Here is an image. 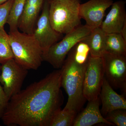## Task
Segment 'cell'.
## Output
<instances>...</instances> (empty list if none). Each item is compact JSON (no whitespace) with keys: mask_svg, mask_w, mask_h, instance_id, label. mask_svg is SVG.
Returning a JSON list of instances; mask_svg holds the SVG:
<instances>
[{"mask_svg":"<svg viewBox=\"0 0 126 126\" xmlns=\"http://www.w3.org/2000/svg\"><path fill=\"white\" fill-rule=\"evenodd\" d=\"M61 71L55 70L11 98L1 118L8 126H49L61 109Z\"/></svg>","mask_w":126,"mask_h":126,"instance_id":"6da1fadb","label":"cell"},{"mask_svg":"<svg viewBox=\"0 0 126 126\" xmlns=\"http://www.w3.org/2000/svg\"><path fill=\"white\" fill-rule=\"evenodd\" d=\"M87 64L77 63L69 52L60 68L61 87L63 88L68 96L64 110L77 114L83 107L86 101L83 94V85Z\"/></svg>","mask_w":126,"mask_h":126,"instance_id":"7a4b0ae2","label":"cell"},{"mask_svg":"<svg viewBox=\"0 0 126 126\" xmlns=\"http://www.w3.org/2000/svg\"><path fill=\"white\" fill-rule=\"evenodd\" d=\"M8 34L16 62L27 70L38 69L43 61V52L33 34L21 32L18 30L9 32Z\"/></svg>","mask_w":126,"mask_h":126,"instance_id":"3957f363","label":"cell"},{"mask_svg":"<svg viewBox=\"0 0 126 126\" xmlns=\"http://www.w3.org/2000/svg\"><path fill=\"white\" fill-rule=\"evenodd\" d=\"M80 0H49V17L52 27L62 34L81 25Z\"/></svg>","mask_w":126,"mask_h":126,"instance_id":"277c9868","label":"cell"},{"mask_svg":"<svg viewBox=\"0 0 126 126\" xmlns=\"http://www.w3.org/2000/svg\"><path fill=\"white\" fill-rule=\"evenodd\" d=\"M86 25H80L51 46L43 54V61L56 69L62 67L67 55L75 46L85 38L92 31Z\"/></svg>","mask_w":126,"mask_h":126,"instance_id":"5b68a950","label":"cell"},{"mask_svg":"<svg viewBox=\"0 0 126 126\" xmlns=\"http://www.w3.org/2000/svg\"><path fill=\"white\" fill-rule=\"evenodd\" d=\"M101 58L104 76L113 88L126 93V56L104 51Z\"/></svg>","mask_w":126,"mask_h":126,"instance_id":"8992f818","label":"cell"},{"mask_svg":"<svg viewBox=\"0 0 126 126\" xmlns=\"http://www.w3.org/2000/svg\"><path fill=\"white\" fill-rule=\"evenodd\" d=\"M0 83L7 98H11L21 90L28 70L10 59L1 64Z\"/></svg>","mask_w":126,"mask_h":126,"instance_id":"52a82bcc","label":"cell"},{"mask_svg":"<svg viewBox=\"0 0 126 126\" xmlns=\"http://www.w3.org/2000/svg\"><path fill=\"white\" fill-rule=\"evenodd\" d=\"M104 72L101 57L90 56L84 78L83 94L88 101L96 99L99 96Z\"/></svg>","mask_w":126,"mask_h":126,"instance_id":"ba28073f","label":"cell"},{"mask_svg":"<svg viewBox=\"0 0 126 126\" xmlns=\"http://www.w3.org/2000/svg\"><path fill=\"white\" fill-rule=\"evenodd\" d=\"M49 0H45L33 34L43 50V53L62 38L63 34L52 27L49 17Z\"/></svg>","mask_w":126,"mask_h":126,"instance_id":"9c48e42d","label":"cell"},{"mask_svg":"<svg viewBox=\"0 0 126 126\" xmlns=\"http://www.w3.org/2000/svg\"><path fill=\"white\" fill-rule=\"evenodd\" d=\"M113 0H89L79 6L81 19L85 20L86 24L92 30L100 27L107 9L111 6Z\"/></svg>","mask_w":126,"mask_h":126,"instance_id":"30bf717a","label":"cell"},{"mask_svg":"<svg viewBox=\"0 0 126 126\" xmlns=\"http://www.w3.org/2000/svg\"><path fill=\"white\" fill-rule=\"evenodd\" d=\"M126 4L123 0L113 3L111 10L100 27L106 34L121 33L126 24Z\"/></svg>","mask_w":126,"mask_h":126,"instance_id":"8fae6325","label":"cell"},{"mask_svg":"<svg viewBox=\"0 0 126 126\" xmlns=\"http://www.w3.org/2000/svg\"><path fill=\"white\" fill-rule=\"evenodd\" d=\"M99 96L102 103L101 112L105 116L117 109L126 110V99L124 94H119L113 90L104 76Z\"/></svg>","mask_w":126,"mask_h":126,"instance_id":"7c38bea8","label":"cell"},{"mask_svg":"<svg viewBox=\"0 0 126 126\" xmlns=\"http://www.w3.org/2000/svg\"><path fill=\"white\" fill-rule=\"evenodd\" d=\"M45 0H26L18 28L26 33L33 34Z\"/></svg>","mask_w":126,"mask_h":126,"instance_id":"4fadbf2b","label":"cell"},{"mask_svg":"<svg viewBox=\"0 0 126 126\" xmlns=\"http://www.w3.org/2000/svg\"><path fill=\"white\" fill-rule=\"evenodd\" d=\"M99 96L96 99L88 101L86 108L76 116L73 126H92L99 123L113 125L102 115L99 110Z\"/></svg>","mask_w":126,"mask_h":126,"instance_id":"5bb4252c","label":"cell"},{"mask_svg":"<svg viewBox=\"0 0 126 126\" xmlns=\"http://www.w3.org/2000/svg\"><path fill=\"white\" fill-rule=\"evenodd\" d=\"M106 35L101 27H97L92 30L89 34L82 40L90 48V56L101 57L102 53L105 51Z\"/></svg>","mask_w":126,"mask_h":126,"instance_id":"9a60e30c","label":"cell"},{"mask_svg":"<svg viewBox=\"0 0 126 126\" xmlns=\"http://www.w3.org/2000/svg\"><path fill=\"white\" fill-rule=\"evenodd\" d=\"M105 51L126 56V41L121 34H106Z\"/></svg>","mask_w":126,"mask_h":126,"instance_id":"2e32d148","label":"cell"},{"mask_svg":"<svg viewBox=\"0 0 126 126\" xmlns=\"http://www.w3.org/2000/svg\"><path fill=\"white\" fill-rule=\"evenodd\" d=\"M26 0H14L9 12L7 24L9 25L10 32L18 30V25L23 14Z\"/></svg>","mask_w":126,"mask_h":126,"instance_id":"e0dca14e","label":"cell"},{"mask_svg":"<svg viewBox=\"0 0 126 126\" xmlns=\"http://www.w3.org/2000/svg\"><path fill=\"white\" fill-rule=\"evenodd\" d=\"M69 52L75 61L80 65L87 63L90 55L88 45L82 40L77 43Z\"/></svg>","mask_w":126,"mask_h":126,"instance_id":"ac0fdd59","label":"cell"},{"mask_svg":"<svg viewBox=\"0 0 126 126\" xmlns=\"http://www.w3.org/2000/svg\"><path fill=\"white\" fill-rule=\"evenodd\" d=\"M14 58V55L9 42V34L4 27L0 28V64L10 59Z\"/></svg>","mask_w":126,"mask_h":126,"instance_id":"d6986e66","label":"cell"},{"mask_svg":"<svg viewBox=\"0 0 126 126\" xmlns=\"http://www.w3.org/2000/svg\"><path fill=\"white\" fill-rule=\"evenodd\" d=\"M77 116L74 112L61 109L55 115L49 126H73Z\"/></svg>","mask_w":126,"mask_h":126,"instance_id":"ffe728a7","label":"cell"},{"mask_svg":"<svg viewBox=\"0 0 126 126\" xmlns=\"http://www.w3.org/2000/svg\"><path fill=\"white\" fill-rule=\"evenodd\" d=\"M107 121L117 126H126V111L117 109L109 113L106 116Z\"/></svg>","mask_w":126,"mask_h":126,"instance_id":"44dd1931","label":"cell"},{"mask_svg":"<svg viewBox=\"0 0 126 126\" xmlns=\"http://www.w3.org/2000/svg\"><path fill=\"white\" fill-rule=\"evenodd\" d=\"M14 0H9L0 5V28L7 24L9 12Z\"/></svg>","mask_w":126,"mask_h":126,"instance_id":"7402d4cb","label":"cell"},{"mask_svg":"<svg viewBox=\"0 0 126 126\" xmlns=\"http://www.w3.org/2000/svg\"><path fill=\"white\" fill-rule=\"evenodd\" d=\"M1 67V65L0 64V73ZM9 101V99L6 96L0 83V118H1L6 108Z\"/></svg>","mask_w":126,"mask_h":126,"instance_id":"603a6c76","label":"cell"},{"mask_svg":"<svg viewBox=\"0 0 126 126\" xmlns=\"http://www.w3.org/2000/svg\"><path fill=\"white\" fill-rule=\"evenodd\" d=\"M120 34L122 35L123 38L126 41V24L124 25Z\"/></svg>","mask_w":126,"mask_h":126,"instance_id":"cb8c5ba5","label":"cell"},{"mask_svg":"<svg viewBox=\"0 0 126 126\" xmlns=\"http://www.w3.org/2000/svg\"><path fill=\"white\" fill-rule=\"evenodd\" d=\"M8 0H0V5L4 3L5 2H6Z\"/></svg>","mask_w":126,"mask_h":126,"instance_id":"d4e9b609","label":"cell"}]
</instances>
